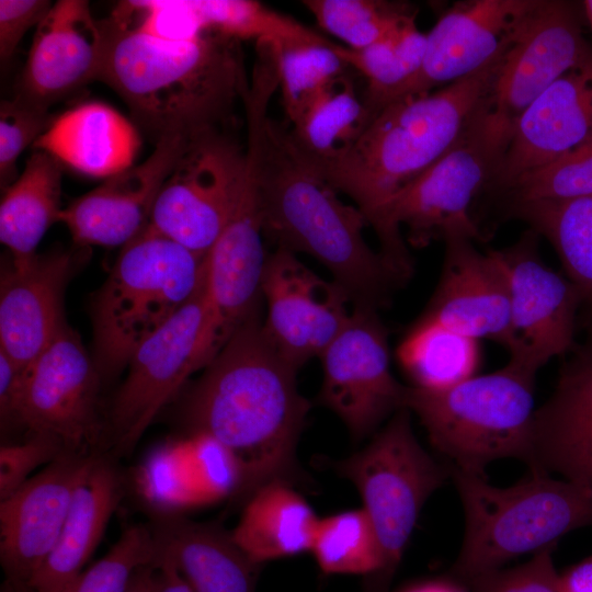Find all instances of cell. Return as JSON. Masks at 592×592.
<instances>
[{"instance_id":"obj_15","label":"cell","mask_w":592,"mask_h":592,"mask_svg":"<svg viewBox=\"0 0 592 592\" xmlns=\"http://www.w3.org/2000/svg\"><path fill=\"white\" fill-rule=\"evenodd\" d=\"M591 55L572 3L538 0L505 50L487 95L492 129L509 144L526 107Z\"/></svg>"},{"instance_id":"obj_34","label":"cell","mask_w":592,"mask_h":592,"mask_svg":"<svg viewBox=\"0 0 592 592\" xmlns=\"http://www.w3.org/2000/svg\"><path fill=\"white\" fill-rule=\"evenodd\" d=\"M368 123L363 99L352 81L341 77L323 91L292 124L296 145L316 161H331L342 156Z\"/></svg>"},{"instance_id":"obj_20","label":"cell","mask_w":592,"mask_h":592,"mask_svg":"<svg viewBox=\"0 0 592 592\" xmlns=\"http://www.w3.org/2000/svg\"><path fill=\"white\" fill-rule=\"evenodd\" d=\"M537 1L469 0L447 8L426 33L420 70L391 102L437 90L486 66L511 45Z\"/></svg>"},{"instance_id":"obj_19","label":"cell","mask_w":592,"mask_h":592,"mask_svg":"<svg viewBox=\"0 0 592 592\" xmlns=\"http://www.w3.org/2000/svg\"><path fill=\"white\" fill-rule=\"evenodd\" d=\"M195 137H161L143 162L103 180L64 207L59 223L75 244L124 247L138 236L149 224L164 182Z\"/></svg>"},{"instance_id":"obj_39","label":"cell","mask_w":592,"mask_h":592,"mask_svg":"<svg viewBox=\"0 0 592 592\" xmlns=\"http://www.w3.org/2000/svg\"><path fill=\"white\" fill-rule=\"evenodd\" d=\"M155 546L148 526H128L112 548L84 570L66 592H126L134 572L153 566Z\"/></svg>"},{"instance_id":"obj_9","label":"cell","mask_w":592,"mask_h":592,"mask_svg":"<svg viewBox=\"0 0 592 592\" xmlns=\"http://www.w3.org/2000/svg\"><path fill=\"white\" fill-rule=\"evenodd\" d=\"M410 415L397 411L364 448L334 464L356 487L378 540L380 565L362 592H389L423 505L451 479V466L417 440Z\"/></svg>"},{"instance_id":"obj_5","label":"cell","mask_w":592,"mask_h":592,"mask_svg":"<svg viewBox=\"0 0 592 592\" xmlns=\"http://www.w3.org/2000/svg\"><path fill=\"white\" fill-rule=\"evenodd\" d=\"M451 479L464 512L463 542L452 572L465 583L592 526V491L547 473L530 470L512 486L496 487L486 477L451 466Z\"/></svg>"},{"instance_id":"obj_45","label":"cell","mask_w":592,"mask_h":592,"mask_svg":"<svg viewBox=\"0 0 592 592\" xmlns=\"http://www.w3.org/2000/svg\"><path fill=\"white\" fill-rule=\"evenodd\" d=\"M24 369L0 350V418L1 428L16 423V412Z\"/></svg>"},{"instance_id":"obj_30","label":"cell","mask_w":592,"mask_h":592,"mask_svg":"<svg viewBox=\"0 0 592 592\" xmlns=\"http://www.w3.org/2000/svg\"><path fill=\"white\" fill-rule=\"evenodd\" d=\"M61 163L48 153L34 150L22 172L4 191L0 203V240L10 260L21 264L36 254L49 229L59 223Z\"/></svg>"},{"instance_id":"obj_10","label":"cell","mask_w":592,"mask_h":592,"mask_svg":"<svg viewBox=\"0 0 592 592\" xmlns=\"http://www.w3.org/2000/svg\"><path fill=\"white\" fill-rule=\"evenodd\" d=\"M208 318L207 277L196 294L143 341L105 419L102 447L128 455L160 412L198 371L197 354Z\"/></svg>"},{"instance_id":"obj_43","label":"cell","mask_w":592,"mask_h":592,"mask_svg":"<svg viewBox=\"0 0 592 592\" xmlns=\"http://www.w3.org/2000/svg\"><path fill=\"white\" fill-rule=\"evenodd\" d=\"M172 448H162L144 467V491L146 497L160 506H174L195 501L194 492L183 480L181 467Z\"/></svg>"},{"instance_id":"obj_31","label":"cell","mask_w":592,"mask_h":592,"mask_svg":"<svg viewBox=\"0 0 592 592\" xmlns=\"http://www.w3.org/2000/svg\"><path fill=\"white\" fill-rule=\"evenodd\" d=\"M509 215L548 239L582 303L592 305V195L511 204Z\"/></svg>"},{"instance_id":"obj_17","label":"cell","mask_w":592,"mask_h":592,"mask_svg":"<svg viewBox=\"0 0 592 592\" xmlns=\"http://www.w3.org/2000/svg\"><path fill=\"white\" fill-rule=\"evenodd\" d=\"M261 294L263 329L278 353L299 369L319 357L350 320L354 305L334 281L321 278L295 253L267 254Z\"/></svg>"},{"instance_id":"obj_2","label":"cell","mask_w":592,"mask_h":592,"mask_svg":"<svg viewBox=\"0 0 592 592\" xmlns=\"http://www.w3.org/2000/svg\"><path fill=\"white\" fill-rule=\"evenodd\" d=\"M262 307L236 330L185 392L181 420L190 435H207L234 457L238 498L288 481L310 402L299 392L297 368L263 329Z\"/></svg>"},{"instance_id":"obj_32","label":"cell","mask_w":592,"mask_h":592,"mask_svg":"<svg viewBox=\"0 0 592 592\" xmlns=\"http://www.w3.org/2000/svg\"><path fill=\"white\" fill-rule=\"evenodd\" d=\"M397 358L411 386L446 389L476 375L479 341L420 317L399 342Z\"/></svg>"},{"instance_id":"obj_40","label":"cell","mask_w":592,"mask_h":592,"mask_svg":"<svg viewBox=\"0 0 592 592\" xmlns=\"http://www.w3.org/2000/svg\"><path fill=\"white\" fill-rule=\"evenodd\" d=\"M52 119L48 111L19 98L0 105V186L4 191L19 177L21 153L44 133Z\"/></svg>"},{"instance_id":"obj_8","label":"cell","mask_w":592,"mask_h":592,"mask_svg":"<svg viewBox=\"0 0 592 592\" xmlns=\"http://www.w3.org/2000/svg\"><path fill=\"white\" fill-rule=\"evenodd\" d=\"M535 378L536 373L509 361L446 389L408 386L405 408L419 418L431 444L452 467L485 477L498 459L528 463Z\"/></svg>"},{"instance_id":"obj_50","label":"cell","mask_w":592,"mask_h":592,"mask_svg":"<svg viewBox=\"0 0 592 592\" xmlns=\"http://www.w3.org/2000/svg\"><path fill=\"white\" fill-rule=\"evenodd\" d=\"M583 13L592 27V0H585L582 2Z\"/></svg>"},{"instance_id":"obj_13","label":"cell","mask_w":592,"mask_h":592,"mask_svg":"<svg viewBox=\"0 0 592 592\" xmlns=\"http://www.w3.org/2000/svg\"><path fill=\"white\" fill-rule=\"evenodd\" d=\"M263 236L258 149L249 139L238 196L220 236L207 254L208 318L197 354L201 369L261 307V283L267 258Z\"/></svg>"},{"instance_id":"obj_14","label":"cell","mask_w":592,"mask_h":592,"mask_svg":"<svg viewBox=\"0 0 592 592\" xmlns=\"http://www.w3.org/2000/svg\"><path fill=\"white\" fill-rule=\"evenodd\" d=\"M319 358V401L339 417L354 441L373 434L405 409L408 386L391 373L388 331L377 310L354 306L350 320Z\"/></svg>"},{"instance_id":"obj_44","label":"cell","mask_w":592,"mask_h":592,"mask_svg":"<svg viewBox=\"0 0 592 592\" xmlns=\"http://www.w3.org/2000/svg\"><path fill=\"white\" fill-rule=\"evenodd\" d=\"M53 2L47 0H0V58L7 62L27 31L37 26Z\"/></svg>"},{"instance_id":"obj_18","label":"cell","mask_w":592,"mask_h":592,"mask_svg":"<svg viewBox=\"0 0 592 592\" xmlns=\"http://www.w3.org/2000/svg\"><path fill=\"white\" fill-rule=\"evenodd\" d=\"M100 453H64L0 501V561L19 592H31L37 570L54 548L73 496Z\"/></svg>"},{"instance_id":"obj_51","label":"cell","mask_w":592,"mask_h":592,"mask_svg":"<svg viewBox=\"0 0 592 592\" xmlns=\"http://www.w3.org/2000/svg\"><path fill=\"white\" fill-rule=\"evenodd\" d=\"M1 592H19L8 580L1 587Z\"/></svg>"},{"instance_id":"obj_41","label":"cell","mask_w":592,"mask_h":592,"mask_svg":"<svg viewBox=\"0 0 592 592\" xmlns=\"http://www.w3.org/2000/svg\"><path fill=\"white\" fill-rule=\"evenodd\" d=\"M555 549L556 546L545 548L524 563L480 574L466 584L471 592H559L560 573L553 559Z\"/></svg>"},{"instance_id":"obj_33","label":"cell","mask_w":592,"mask_h":592,"mask_svg":"<svg viewBox=\"0 0 592 592\" xmlns=\"http://www.w3.org/2000/svg\"><path fill=\"white\" fill-rule=\"evenodd\" d=\"M198 32L237 39L270 42L283 48L306 44H330L299 21L253 0L181 1Z\"/></svg>"},{"instance_id":"obj_28","label":"cell","mask_w":592,"mask_h":592,"mask_svg":"<svg viewBox=\"0 0 592 592\" xmlns=\"http://www.w3.org/2000/svg\"><path fill=\"white\" fill-rule=\"evenodd\" d=\"M110 455L100 453L78 487L58 539L31 582V592H66L83 572L125 493L124 477Z\"/></svg>"},{"instance_id":"obj_12","label":"cell","mask_w":592,"mask_h":592,"mask_svg":"<svg viewBox=\"0 0 592 592\" xmlns=\"http://www.w3.org/2000/svg\"><path fill=\"white\" fill-rule=\"evenodd\" d=\"M246 146L223 129L191 140L155 203L148 227L206 255L238 196Z\"/></svg>"},{"instance_id":"obj_26","label":"cell","mask_w":592,"mask_h":592,"mask_svg":"<svg viewBox=\"0 0 592 592\" xmlns=\"http://www.w3.org/2000/svg\"><path fill=\"white\" fill-rule=\"evenodd\" d=\"M153 567L170 563L193 592H255L261 565L236 544L231 531L173 512H158L148 525Z\"/></svg>"},{"instance_id":"obj_3","label":"cell","mask_w":592,"mask_h":592,"mask_svg":"<svg viewBox=\"0 0 592 592\" xmlns=\"http://www.w3.org/2000/svg\"><path fill=\"white\" fill-rule=\"evenodd\" d=\"M98 81L128 106L155 143L223 129L249 89L240 43L212 32L159 37L111 13Z\"/></svg>"},{"instance_id":"obj_1","label":"cell","mask_w":592,"mask_h":592,"mask_svg":"<svg viewBox=\"0 0 592 592\" xmlns=\"http://www.w3.org/2000/svg\"><path fill=\"white\" fill-rule=\"evenodd\" d=\"M274 89L253 84L246 125L257 140L262 227L276 248L312 257L356 307L377 310L407 280L363 236L364 214L345 204L296 145L291 128L269 116Z\"/></svg>"},{"instance_id":"obj_46","label":"cell","mask_w":592,"mask_h":592,"mask_svg":"<svg viewBox=\"0 0 592 592\" xmlns=\"http://www.w3.org/2000/svg\"><path fill=\"white\" fill-rule=\"evenodd\" d=\"M559 592H592V555L560 573Z\"/></svg>"},{"instance_id":"obj_22","label":"cell","mask_w":592,"mask_h":592,"mask_svg":"<svg viewBox=\"0 0 592 592\" xmlns=\"http://www.w3.org/2000/svg\"><path fill=\"white\" fill-rule=\"evenodd\" d=\"M592 139V55L566 72L517 118L492 189L517 179Z\"/></svg>"},{"instance_id":"obj_38","label":"cell","mask_w":592,"mask_h":592,"mask_svg":"<svg viewBox=\"0 0 592 592\" xmlns=\"http://www.w3.org/2000/svg\"><path fill=\"white\" fill-rule=\"evenodd\" d=\"M503 193L509 205L592 195V139L565 157L521 177Z\"/></svg>"},{"instance_id":"obj_16","label":"cell","mask_w":592,"mask_h":592,"mask_svg":"<svg viewBox=\"0 0 592 592\" xmlns=\"http://www.w3.org/2000/svg\"><path fill=\"white\" fill-rule=\"evenodd\" d=\"M527 231L503 250H493L509 291L510 321L504 348L510 362L537 374L573 346L576 314L582 299L574 285L547 266Z\"/></svg>"},{"instance_id":"obj_47","label":"cell","mask_w":592,"mask_h":592,"mask_svg":"<svg viewBox=\"0 0 592 592\" xmlns=\"http://www.w3.org/2000/svg\"><path fill=\"white\" fill-rule=\"evenodd\" d=\"M155 592H193L173 566L161 562L156 567Z\"/></svg>"},{"instance_id":"obj_6","label":"cell","mask_w":592,"mask_h":592,"mask_svg":"<svg viewBox=\"0 0 592 592\" xmlns=\"http://www.w3.org/2000/svg\"><path fill=\"white\" fill-rule=\"evenodd\" d=\"M206 277L207 254L148 226L122 247L91 303L92 357L102 378L123 371L138 345L172 318Z\"/></svg>"},{"instance_id":"obj_21","label":"cell","mask_w":592,"mask_h":592,"mask_svg":"<svg viewBox=\"0 0 592 592\" xmlns=\"http://www.w3.org/2000/svg\"><path fill=\"white\" fill-rule=\"evenodd\" d=\"M105 45L104 22L94 19L89 1L54 2L35 27L15 98L48 111L98 81Z\"/></svg>"},{"instance_id":"obj_24","label":"cell","mask_w":592,"mask_h":592,"mask_svg":"<svg viewBox=\"0 0 592 592\" xmlns=\"http://www.w3.org/2000/svg\"><path fill=\"white\" fill-rule=\"evenodd\" d=\"M474 242L467 238L445 241L441 278L421 317L504 346L510 321L504 274L494 251L482 253Z\"/></svg>"},{"instance_id":"obj_23","label":"cell","mask_w":592,"mask_h":592,"mask_svg":"<svg viewBox=\"0 0 592 592\" xmlns=\"http://www.w3.org/2000/svg\"><path fill=\"white\" fill-rule=\"evenodd\" d=\"M77 262L75 251L56 250L2 267L0 350L19 367L26 368L66 322L64 294Z\"/></svg>"},{"instance_id":"obj_25","label":"cell","mask_w":592,"mask_h":592,"mask_svg":"<svg viewBox=\"0 0 592 592\" xmlns=\"http://www.w3.org/2000/svg\"><path fill=\"white\" fill-rule=\"evenodd\" d=\"M526 465L592 491V348L565 366L554 392L536 409Z\"/></svg>"},{"instance_id":"obj_49","label":"cell","mask_w":592,"mask_h":592,"mask_svg":"<svg viewBox=\"0 0 592 592\" xmlns=\"http://www.w3.org/2000/svg\"><path fill=\"white\" fill-rule=\"evenodd\" d=\"M401 592H467L460 585L449 581L434 580L409 587Z\"/></svg>"},{"instance_id":"obj_37","label":"cell","mask_w":592,"mask_h":592,"mask_svg":"<svg viewBox=\"0 0 592 592\" xmlns=\"http://www.w3.org/2000/svg\"><path fill=\"white\" fill-rule=\"evenodd\" d=\"M318 25L349 48H363L386 38L407 15V2L384 0H305Z\"/></svg>"},{"instance_id":"obj_7","label":"cell","mask_w":592,"mask_h":592,"mask_svg":"<svg viewBox=\"0 0 592 592\" xmlns=\"http://www.w3.org/2000/svg\"><path fill=\"white\" fill-rule=\"evenodd\" d=\"M506 147L489 125L485 100L454 146L378 212L369 226L379 251L405 278L409 280L413 265L401 226L415 248L434 240L482 239L473 205L486 189H492Z\"/></svg>"},{"instance_id":"obj_11","label":"cell","mask_w":592,"mask_h":592,"mask_svg":"<svg viewBox=\"0 0 592 592\" xmlns=\"http://www.w3.org/2000/svg\"><path fill=\"white\" fill-rule=\"evenodd\" d=\"M102 376L67 322L23 372L16 423L31 434L59 440L67 453L94 454L102 447Z\"/></svg>"},{"instance_id":"obj_42","label":"cell","mask_w":592,"mask_h":592,"mask_svg":"<svg viewBox=\"0 0 592 592\" xmlns=\"http://www.w3.org/2000/svg\"><path fill=\"white\" fill-rule=\"evenodd\" d=\"M67 453L62 443L50 435L31 434L20 444L0 447V501L15 492L38 466Z\"/></svg>"},{"instance_id":"obj_48","label":"cell","mask_w":592,"mask_h":592,"mask_svg":"<svg viewBox=\"0 0 592 592\" xmlns=\"http://www.w3.org/2000/svg\"><path fill=\"white\" fill-rule=\"evenodd\" d=\"M156 568L144 566L138 568L130 578L126 592H155Z\"/></svg>"},{"instance_id":"obj_35","label":"cell","mask_w":592,"mask_h":592,"mask_svg":"<svg viewBox=\"0 0 592 592\" xmlns=\"http://www.w3.org/2000/svg\"><path fill=\"white\" fill-rule=\"evenodd\" d=\"M310 553L327 574L368 577L380 565V551L363 508L319 519Z\"/></svg>"},{"instance_id":"obj_4","label":"cell","mask_w":592,"mask_h":592,"mask_svg":"<svg viewBox=\"0 0 592 592\" xmlns=\"http://www.w3.org/2000/svg\"><path fill=\"white\" fill-rule=\"evenodd\" d=\"M505 50L470 76L387 104L339 158L316 161L305 156L355 203L369 226L399 191L458 140L483 104Z\"/></svg>"},{"instance_id":"obj_36","label":"cell","mask_w":592,"mask_h":592,"mask_svg":"<svg viewBox=\"0 0 592 592\" xmlns=\"http://www.w3.org/2000/svg\"><path fill=\"white\" fill-rule=\"evenodd\" d=\"M335 46L333 42L276 46L278 88L291 124L333 82L345 76L349 66L338 55Z\"/></svg>"},{"instance_id":"obj_29","label":"cell","mask_w":592,"mask_h":592,"mask_svg":"<svg viewBox=\"0 0 592 592\" xmlns=\"http://www.w3.org/2000/svg\"><path fill=\"white\" fill-rule=\"evenodd\" d=\"M319 517L285 480L258 488L246 501L231 535L255 563L310 551Z\"/></svg>"},{"instance_id":"obj_27","label":"cell","mask_w":592,"mask_h":592,"mask_svg":"<svg viewBox=\"0 0 592 592\" xmlns=\"http://www.w3.org/2000/svg\"><path fill=\"white\" fill-rule=\"evenodd\" d=\"M140 146L135 123L99 101L62 112L33 145L59 163L103 180L135 164Z\"/></svg>"}]
</instances>
